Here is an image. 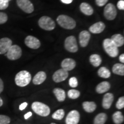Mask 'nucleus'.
<instances>
[{
	"label": "nucleus",
	"mask_w": 124,
	"mask_h": 124,
	"mask_svg": "<svg viewBox=\"0 0 124 124\" xmlns=\"http://www.w3.org/2000/svg\"><path fill=\"white\" fill-rule=\"evenodd\" d=\"M32 108L34 112L42 117H46L50 114V108L48 106L41 102H33L32 105Z\"/></svg>",
	"instance_id": "4"
},
{
	"label": "nucleus",
	"mask_w": 124,
	"mask_h": 124,
	"mask_svg": "<svg viewBox=\"0 0 124 124\" xmlns=\"http://www.w3.org/2000/svg\"><path fill=\"white\" fill-rule=\"evenodd\" d=\"M61 1L65 4H70L73 1V0H61Z\"/></svg>",
	"instance_id": "42"
},
{
	"label": "nucleus",
	"mask_w": 124,
	"mask_h": 124,
	"mask_svg": "<svg viewBox=\"0 0 124 124\" xmlns=\"http://www.w3.org/2000/svg\"><path fill=\"white\" fill-rule=\"evenodd\" d=\"M110 39L117 47H120L124 44V38L120 34H115L111 36Z\"/></svg>",
	"instance_id": "21"
},
{
	"label": "nucleus",
	"mask_w": 124,
	"mask_h": 124,
	"mask_svg": "<svg viewBox=\"0 0 124 124\" xmlns=\"http://www.w3.org/2000/svg\"><path fill=\"white\" fill-rule=\"evenodd\" d=\"M8 1H11V0H8Z\"/></svg>",
	"instance_id": "45"
},
{
	"label": "nucleus",
	"mask_w": 124,
	"mask_h": 124,
	"mask_svg": "<svg viewBox=\"0 0 124 124\" xmlns=\"http://www.w3.org/2000/svg\"><path fill=\"white\" fill-rule=\"evenodd\" d=\"M69 85L71 87H76L78 85V80L75 77H72L69 80Z\"/></svg>",
	"instance_id": "34"
},
{
	"label": "nucleus",
	"mask_w": 124,
	"mask_h": 124,
	"mask_svg": "<svg viewBox=\"0 0 124 124\" xmlns=\"http://www.w3.org/2000/svg\"><path fill=\"white\" fill-rule=\"evenodd\" d=\"M10 119L9 117L4 115H0V124H9Z\"/></svg>",
	"instance_id": "31"
},
{
	"label": "nucleus",
	"mask_w": 124,
	"mask_h": 124,
	"mask_svg": "<svg viewBox=\"0 0 124 124\" xmlns=\"http://www.w3.org/2000/svg\"><path fill=\"white\" fill-rule=\"evenodd\" d=\"M113 120L115 124H121L124 122V117L121 111H116L113 115Z\"/></svg>",
	"instance_id": "28"
},
{
	"label": "nucleus",
	"mask_w": 124,
	"mask_h": 124,
	"mask_svg": "<svg viewBox=\"0 0 124 124\" xmlns=\"http://www.w3.org/2000/svg\"><path fill=\"white\" fill-rule=\"evenodd\" d=\"M90 62L93 66L97 67L100 66L102 63V59L101 56L98 54H93L90 56Z\"/></svg>",
	"instance_id": "23"
},
{
	"label": "nucleus",
	"mask_w": 124,
	"mask_h": 124,
	"mask_svg": "<svg viewBox=\"0 0 124 124\" xmlns=\"http://www.w3.org/2000/svg\"><path fill=\"white\" fill-rule=\"evenodd\" d=\"M56 21L60 27L66 29L71 30L76 27V21L69 16L61 15L56 18Z\"/></svg>",
	"instance_id": "1"
},
{
	"label": "nucleus",
	"mask_w": 124,
	"mask_h": 124,
	"mask_svg": "<svg viewBox=\"0 0 124 124\" xmlns=\"http://www.w3.org/2000/svg\"><path fill=\"white\" fill-rule=\"evenodd\" d=\"M114 101V96L111 93H106L104 95L102 101V106L105 109L110 108L112 103Z\"/></svg>",
	"instance_id": "17"
},
{
	"label": "nucleus",
	"mask_w": 124,
	"mask_h": 124,
	"mask_svg": "<svg viewBox=\"0 0 124 124\" xmlns=\"http://www.w3.org/2000/svg\"><path fill=\"white\" fill-rule=\"evenodd\" d=\"M46 78V75L44 71H40L36 74L33 78V84L39 85L43 83Z\"/></svg>",
	"instance_id": "18"
},
{
	"label": "nucleus",
	"mask_w": 124,
	"mask_h": 124,
	"mask_svg": "<svg viewBox=\"0 0 124 124\" xmlns=\"http://www.w3.org/2000/svg\"><path fill=\"white\" fill-rule=\"evenodd\" d=\"M91 35L87 31H82L79 35V41L80 46L82 47H86L89 44Z\"/></svg>",
	"instance_id": "13"
},
{
	"label": "nucleus",
	"mask_w": 124,
	"mask_h": 124,
	"mask_svg": "<svg viewBox=\"0 0 124 124\" xmlns=\"http://www.w3.org/2000/svg\"><path fill=\"white\" fill-rule=\"evenodd\" d=\"M3 105V101H2V100L1 99V98L0 97V107L1 106H2Z\"/></svg>",
	"instance_id": "43"
},
{
	"label": "nucleus",
	"mask_w": 124,
	"mask_h": 124,
	"mask_svg": "<svg viewBox=\"0 0 124 124\" xmlns=\"http://www.w3.org/2000/svg\"><path fill=\"white\" fill-rule=\"evenodd\" d=\"M80 93L78 90H70L68 92V96L71 99H77L80 96Z\"/></svg>",
	"instance_id": "30"
},
{
	"label": "nucleus",
	"mask_w": 124,
	"mask_h": 124,
	"mask_svg": "<svg viewBox=\"0 0 124 124\" xmlns=\"http://www.w3.org/2000/svg\"><path fill=\"white\" fill-rule=\"evenodd\" d=\"M117 8L120 10H124V0H120L117 2Z\"/></svg>",
	"instance_id": "37"
},
{
	"label": "nucleus",
	"mask_w": 124,
	"mask_h": 124,
	"mask_svg": "<svg viewBox=\"0 0 124 124\" xmlns=\"http://www.w3.org/2000/svg\"><path fill=\"white\" fill-rule=\"evenodd\" d=\"M65 115V112L63 109H59L52 114V117L57 120H61L63 118Z\"/></svg>",
	"instance_id": "29"
},
{
	"label": "nucleus",
	"mask_w": 124,
	"mask_h": 124,
	"mask_svg": "<svg viewBox=\"0 0 124 124\" xmlns=\"http://www.w3.org/2000/svg\"><path fill=\"white\" fill-rule=\"evenodd\" d=\"M117 9L114 5L111 3L106 5L103 11V15L107 20L110 21L114 20L117 16Z\"/></svg>",
	"instance_id": "8"
},
{
	"label": "nucleus",
	"mask_w": 124,
	"mask_h": 124,
	"mask_svg": "<svg viewBox=\"0 0 124 124\" xmlns=\"http://www.w3.org/2000/svg\"><path fill=\"white\" fill-rule=\"evenodd\" d=\"M108 0H95V3L98 7H103L107 4Z\"/></svg>",
	"instance_id": "36"
},
{
	"label": "nucleus",
	"mask_w": 124,
	"mask_h": 124,
	"mask_svg": "<svg viewBox=\"0 0 124 124\" xmlns=\"http://www.w3.org/2000/svg\"><path fill=\"white\" fill-rule=\"evenodd\" d=\"M12 45V41L10 39L4 38L0 39V54L7 53Z\"/></svg>",
	"instance_id": "14"
},
{
	"label": "nucleus",
	"mask_w": 124,
	"mask_h": 124,
	"mask_svg": "<svg viewBox=\"0 0 124 124\" xmlns=\"http://www.w3.org/2000/svg\"><path fill=\"white\" fill-rule=\"evenodd\" d=\"M116 108L118 109H122L124 108V97H121L118 99L116 103Z\"/></svg>",
	"instance_id": "32"
},
{
	"label": "nucleus",
	"mask_w": 124,
	"mask_h": 124,
	"mask_svg": "<svg viewBox=\"0 0 124 124\" xmlns=\"http://www.w3.org/2000/svg\"><path fill=\"white\" fill-rule=\"evenodd\" d=\"M22 55V50L17 45H12L6 53V56L9 60H15L18 59Z\"/></svg>",
	"instance_id": "6"
},
{
	"label": "nucleus",
	"mask_w": 124,
	"mask_h": 124,
	"mask_svg": "<svg viewBox=\"0 0 124 124\" xmlns=\"http://www.w3.org/2000/svg\"><path fill=\"white\" fill-rule=\"evenodd\" d=\"M32 112H28V113H27V114H25V115H24L25 119V120H27V119H28L29 117H31V116H32Z\"/></svg>",
	"instance_id": "40"
},
{
	"label": "nucleus",
	"mask_w": 124,
	"mask_h": 124,
	"mask_svg": "<svg viewBox=\"0 0 124 124\" xmlns=\"http://www.w3.org/2000/svg\"><path fill=\"white\" fill-rule=\"evenodd\" d=\"M53 92L59 101L63 102L65 100V99H66V93L63 90L60 89V88H56L54 90Z\"/></svg>",
	"instance_id": "22"
},
{
	"label": "nucleus",
	"mask_w": 124,
	"mask_h": 124,
	"mask_svg": "<svg viewBox=\"0 0 124 124\" xmlns=\"http://www.w3.org/2000/svg\"><path fill=\"white\" fill-rule=\"evenodd\" d=\"M105 25L103 22L100 21L94 24L89 28V31L92 33H101L105 30Z\"/></svg>",
	"instance_id": "16"
},
{
	"label": "nucleus",
	"mask_w": 124,
	"mask_h": 124,
	"mask_svg": "<svg viewBox=\"0 0 124 124\" xmlns=\"http://www.w3.org/2000/svg\"><path fill=\"white\" fill-rule=\"evenodd\" d=\"M108 117L105 113H100L96 116L94 118V124H105L106 122Z\"/></svg>",
	"instance_id": "26"
},
{
	"label": "nucleus",
	"mask_w": 124,
	"mask_h": 124,
	"mask_svg": "<svg viewBox=\"0 0 124 124\" xmlns=\"http://www.w3.org/2000/svg\"><path fill=\"white\" fill-rule=\"evenodd\" d=\"M3 90H4V83L2 79L0 78V94L2 92Z\"/></svg>",
	"instance_id": "39"
},
{
	"label": "nucleus",
	"mask_w": 124,
	"mask_h": 124,
	"mask_svg": "<svg viewBox=\"0 0 124 124\" xmlns=\"http://www.w3.org/2000/svg\"><path fill=\"white\" fill-rule=\"evenodd\" d=\"M80 114L77 110H72L67 116L66 124H78L79 122Z\"/></svg>",
	"instance_id": "11"
},
{
	"label": "nucleus",
	"mask_w": 124,
	"mask_h": 124,
	"mask_svg": "<svg viewBox=\"0 0 124 124\" xmlns=\"http://www.w3.org/2000/svg\"><path fill=\"white\" fill-rule=\"evenodd\" d=\"M113 72L117 75H124V65L122 63H117L113 66L112 69Z\"/></svg>",
	"instance_id": "25"
},
{
	"label": "nucleus",
	"mask_w": 124,
	"mask_h": 124,
	"mask_svg": "<svg viewBox=\"0 0 124 124\" xmlns=\"http://www.w3.org/2000/svg\"><path fill=\"white\" fill-rule=\"evenodd\" d=\"M98 75L101 78L106 79L110 77L111 72L107 68L105 67H102L98 71Z\"/></svg>",
	"instance_id": "27"
},
{
	"label": "nucleus",
	"mask_w": 124,
	"mask_h": 124,
	"mask_svg": "<svg viewBox=\"0 0 124 124\" xmlns=\"http://www.w3.org/2000/svg\"><path fill=\"white\" fill-rule=\"evenodd\" d=\"M119 60H120L121 63L122 64H123L124 63V54H121V55L120 56V57H119Z\"/></svg>",
	"instance_id": "41"
},
{
	"label": "nucleus",
	"mask_w": 124,
	"mask_h": 124,
	"mask_svg": "<svg viewBox=\"0 0 124 124\" xmlns=\"http://www.w3.org/2000/svg\"><path fill=\"white\" fill-rule=\"evenodd\" d=\"M25 44L28 47L32 49H38L40 46V40L33 36H28L25 39Z\"/></svg>",
	"instance_id": "12"
},
{
	"label": "nucleus",
	"mask_w": 124,
	"mask_h": 124,
	"mask_svg": "<svg viewBox=\"0 0 124 124\" xmlns=\"http://www.w3.org/2000/svg\"><path fill=\"white\" fill-rule=\"evenodd\" d=\"M8 0H0V10H5L9 7Z\"/></svg>",
	"instance_id": "33"
},
{
	"label": "nucleus",
	"mask_w": 124,
	"mask_h": 124,
	"mask_svg": "<svg viewBox=\"0 0 124 124\" xmlns=\"http://www.w3.org/2000/svg\"><path fill=\"white\" fill-rule=\"evenodd\" d=\"M110 89V84L108 82H102L97 85L96 91L99 94H102L109 90Z\"/></svg>",
	"instance_id": "20"
},
{
	"label": "nucleus",
	"mask_w": 124,
	"mask_h": 124,
	"mask_svg": "<svg viewBox=\"0 0 124 124\" xmlns=\"http://www.w3.org/2000/svg\"><path fill=\"white\" fill-rule=\"evenodd\" d=\"M84 110L88 113H92L97 108V105L94 102H84L82 104Z\"/></svg>",
	"instance_id": "24"
},
{
	"label": "nucleus",
	"mask_w": 124,
	"mask_h": 124,
	"mask_svg": "<svg viewBox=\"0 0 124 124\" xmlns=\"http://www.w3.org/2000/svg\"><path fill=\"white\" fill-rule=\"evenodd\" d=\"M8 20V16L6 13L0 12V24L5 23Z\"/></svg>",
	"instance_id": "35"
},
{
	"label": "nucleus",
	"mask_w": 124,
	"mask_h": 124,
	"mask_svg": "<svg viewBox=\"0 0 124 124\" xmlns=\"http://www.w3.org/2000/svg\"><path fill=\"white\" fill-rule=\"evenodd\" d=\"M31 78V75L28 71H21L16 75L15 83L18 86L25 87L30 83Z\"/></svg>",
	"instance_id": "2"
},
{
	"label": "nucleus",
	"mask_w": 124,
	"mask_h": 124,
	"mask_svg": "<svg viewBox=\"0 0 124 124\" xmlns=\"http://www.w3.org/2000/svg\"><path fill=\"white\" fill-rule=\"evenodd\" d=\"M38 24L41 29L46 31L54 30L56 26L55 21L48 16L41 17L39 20Z\"/></svg>",
	"instance_id": "5"
},
{
	"label": "nucleus",
	"mask_w": 124,
	"mask_h": 124,
	"mask_svg": "<svg viewBox=\"0 0 124 124\" xmlns=\"http://www.w3.org/2000/svg\"><path fill=\"white\" fill-rule=\"evenodd\" d=\"M27 105H28V103L27 102H24V103H21V104L20 105V107H19L20 110H24L25 108H27Z\"/></svg>",
	"instance_id": "38"
},
{
	"label": "nucleus",
	"mask_w": 124,
	"mask_h": 124,
	"mask_svg": "<svg viewBox=\"0 0 124 124\" xmlns=\"http://www.w3.org/2000/svg\"><path fill=\"white\" fill-rule=\"evenodd\" d=\"M51 124H55V123H51Z\"/></svg>",
	"instance_id": "44"
},
{
	"label": "nucleus",
	"mask_w": 124,
	"mask_h": 124,
	"mask_svg": "<svg viewBox=\"0 0 124 124\" xmlns=\"http://www.w3.org/2000/svg\"><path fill=\"white\" fill-rule=\"evenodd\" d=\"M103 47L105 52L110 57L116 58L118 55V47L114 44L110 39H106L103 40Z\"/></svg>",
	"instance_id": "3"
},
{
	"label": "nucleus",
	"mask_w": 124,
	"mask_h": 124,
	"mask_svg": "<svg viewBox=\"0 0 124 124\" xmlns=\"http://www.w3.org/2000/svg\"><path fill=\"white\" fill-rule=\"evenodd\" d=\"M17 4L23 11L27 13H31L33 12V5L30 0H17Z\"/></svg>",
	"instance_id": "9"
},
{
	"label": "nucleus",
	"mask_w": 124,
	"mask_h": 124,
	"mask_svg": "<svg viewBox=\"0 0 124 124\" xmlns=\"http://www.w3.org/2000/svg\"><path fill=\"white\" fill-rule=\"evenodd\" d=\"M61 66L62 69L69 71L72 70L76 66V62L75 60L71 58L65 59L62 61Z\"/></svg>",
	"instance_id": "15"
},
{
	"label": "nucleus",
	"mask_w": 124,
	"mask_h": 124,
	"mask_svg": "<svg viewBox=\"0 0 124 124\" xmlns=\"http://www.w3.org/2000/svg\"><path fill=\"white\" fill-rule=\"evenodd\" d=\"M80 10L84 15L87 16H91L94 13L92 7L86 2H83L80 4Z\"/></svg>",
	"instance_id": "19"
},
{
	"label": "nucleus",
	"mask_w": 124,
	"mask_h": 124,
	"mask_svg": "<svg viewBox=\"0 0 124 124\" xmlns=\"http://www.w3.org/2000/svg\"><path fill=\"white\" fill-rule=\"evenodd\" d=\"M68 77H69L68 71L62 69L56 71L54 74L52 78H53L54 81L56 83H59L66 80Z\"/></svg>",
	"instance_id": "10"
},
{
	"label": "nucleus",
	"mask_w": 124,
	"mask_h": 124,
	"mask_svg": "<svg viewBox=\"0 0 124 124\" xmlns=\"http://www.w3.org/2000/svg\"><path fill=\"white\" fill-rule=\"evenodd\" d=\"M64 47L67 51L72 53L77 52L78 50L77 40L74 36H70L66 39L64 41Z\"/></svg>",
	"instance_id": "7"
}]
</instances>
